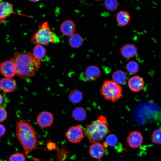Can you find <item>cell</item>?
<instances>
[{
    "mask_svg": "<svg viewBox=\"0 0 161 161\" xmlns=\"http://www.w3.org/2000/svg\"><path fill=\"white\" fill-rule=\"evenodd\" d=\"M11 60L15 65L16 75L20 79L34 76L40 66V60L30 52H16Z\"/></svg>",
    "mask_w": 161,
    "mask_h": 161,
    "instance_id": "6da1fadb",
    "label": "cell"
},
{
    "mask_svg": "<svg viewBox=\"0 0 161 161\" xmlns=\"http://www.w3.org/2000/svg\"><path fill=\"white\" fill-rule=\"evenodd\" d=\"M16 134L26 155L36 148L37 134L30 123L24 120L18 121Z\"/></svg>",
    "mask_w": 161,
    "mask_h": 161,
    "instance_id": "7a4b0ae2",
    "label": "cell"
},
{
    "mask_svg": "<svg viewBox=\"0 0 161 161\" xmlns=\"http://www.w3.org/2000/svg\"><path fill=\"white\" fill-rule=\"evenodd\" d=\"M110 131L106 118L101 115L91 123L86 125L84 134L92 143L102 140Z\"/></svg>",
    "mask_w": 161,
    "mask_h": 161,
    "instance_id": "3957f363",
    "label": "cell"
},
{
    "mask_svg": "<svg viewBox=\"0 0 161 161\" xmlns=\"http://www.w3.org/2000/svg\"><path fill=\"white\" fill-rule=\"evenodd\" d=\"M59 39L52 32L50 26L47 22L39 25L31 38V42L36 44L47 45L50 43L59 42Z\"/></svg>",
    "mask_w": 161,
    "mask_h": 161,
    "instance_id": "277c9868",
    "label": "cell"
},
{
    "mask_svg": "<svg viewBox=\"0 0 161 161\" xmlns=\"http://www.w3.org/2000/svg\"><path fill=\"white\" fill-rule=\"evenodd\" d=\"M122 88L113 80H107L103 83L100 92L106 100L114 102L121 98Z\"/></svg>",
    "mask_w": 161,
    "mask_h": 161,
    "instance_id": "5b68a950",
    "label": "cell"
},
{
    "mask_svg": "<svg viewBox=\"0 0 161 161\" xmlns=\"http://www.w3.org/2000/svg\"><path fill=\"white\" fill-rule=\"evenodd\" d=\"M84 130L79 125L70 127L66 134L68 140L74 143L80 142L84 137Z\"/></svg>",
    "mask_w": 161,
    "mask_h": 161,
    "instance_id": "8992f818",
    "label": "cell"
},
{
    "mask_svg": "<svg viewBox=\"0 0 161 161\" xmlns=\"http://www.w3.org/2000/svg\"><path fill=\"white\" fill-rule=\"evenodd\" d=\"M54 117L50 112L44 111L40 113L36 118V121L39 126L47 128L51 126L54 121Z\"/></svg>",
    "mask_w": 161,
    "mask_h": 161,
    "instance_id": "52a82bcc",
    "label": "cell"
},
{
    "mask_svg": "<svg viewBox=\"0 0 161 161\" xmlns=\"http://www.w3.org/2000/svg\"><path fill=\"white\" fill-rule=\"evenodd\" d=\"M143 138L141 133L135 131L131 132L127 138V141L129 146L132 148H138L142 144Z\"/></svg>",
    "mask_w": 161,
    "mask_h": 161,
    "instance_id": "ba28073f",
    "label": "cell"
},
{
    "mask_svg": "<svg viewBox=\"0 0 161 161\" xmlns=\"http://www.w3.org/2000/svg\"><path fill=\"white\" fill-rule=\"evenodd\" d=\"M1 72L6 78H12L16 75V68L14 62L11 60H7L1 65Z\"/></svg>",
    "mask_w": 161,
    "mask_h": 161,
    "instance_id": "9c48e42d",
    "label": "cell"
},
{
    "mask_svg": "<svg viewBox=\"0 0 161 161\" xmlns=\"http://www.w3.org/2000/svg\"><path fill=\"white\" fill-rule=\"evenodd\" d=\"M121 55L126 59H129L135 57L137 54L138 49L133 44L126 43L120 49Z\"/></svg>",
    "mask_w": 161,
    "mask_h": 161,
    "instance_id": "30bf717a",
    "label": "cell"
},
{
    "mask_svg": "<svg viewBox=\"0 0 161 161\" xmlns=\"http://www.w3.org/2000/svg\"><path fill=\"white\" fill-rule=\"evenodd\" d=\"M144 84V81L143 78L137 75L131 77L128 82L129 88L132 91L134 92H138L141 90Z\"/></svg>",
    "mask_w": 161,
    "mask_h": 161,
    "instance_id": "8fae6325",
    "label": "cell"
},
{
    "mask_svg": "<svg viewBox=\"0 0 161 161\" xmlns=\"http://www.w3.org/2000/svg\"><path fill=\"white\" fill-rule=\"evenodd\" d=\"M105 148L103 144L98 142L93 143L89 147V155L93 158L100 159L104 154Z\"/></svg>",
    "mask_w": 161,
    "mask_h": 161,
    "instance_id": "7c38bea8",
    "label": "cell"
},
{
    "mask_svg": "<svg viewBox=\"0 0 161 161\" xmlns=\"http://www.w3.org/2000/svg\"><path fill=\"white\" fill-rule=\"evenodd\" d=\"M16 87L15 81L12 78H5L0 80V89L5 92H13Z\"/></svg>",
    "mask_w": 161,
    "mask_h": 161,
    "instance_id": "4fadbf2b",
    "label": "cell"
},
{
    "mask_svg": "<svg viewBox=\"0 0 161 161\" xmlns=\"http://www.w3.org/2000/svg\"><path fill=\"white\" fill-rule=\"evenodd\" d=\"M14 13L13 5L7 2H0V24L5 20L6 18L12 13Z\"/></svg>",
    "mask_w": 161,
    "mask_h": 161,
    "instance_id": "5bb4252c",
    "label": "cell"
},
{
    "mask_svg": "<svg viewBox=\"0 0 161 161\" xmlns=\"http://www.w3.org/2000/svg\"><path fill=\"white\" fill-rule=\"evenodd\" d=\"M76 26L74 23L72 21L66 20L60 25V30L61 33L67 36H71L75 32Z\"/></svg>",
    "mask_w": 161,
    "mask_h": 161,
    "instance_id": "9a60e30c",
    "label": "cell"
},
{
    "mask_svg": "<svg viewBox=\"0 0 161 161\" xmlns=\"http://www.w3.org/2000/svg\"><path fill=\"white\" fill-rule=\"evenodd\" d=\"M100 69L94 65H91L87 67L84 73L86 79L89 81L96 80L100 77Z\"/></svg>",
    "mask_w": 161,
    "mask_h": 161,
    "instance_id": "2e32d148",
    "label": "cell"
},
{
    "mask_svg": "<svg viewBox=\"0 0 161 161\" xmlns=\"http://www.w3.org/2000/svg\"><path fill=\"white\" fill-rule=\"evenodd\" d=\"M131 19L129 13L127 11L121 10L118 12L116 16V20L120 26H124L128 24Z\"/></svg>",
    "mask_w": 161,
    "mask_h": 161,
    "instance_id": "e0dca14e",
    "label": "cell"
},
{
    "mask_svg": "<svg viewBox=\"0 0 161 161\" xmlns=\"http://www.w3.org/2000/svg\"><path fill=\"white\" fill-rule=\"evenodd\" d=\"M113 80L119 85L124 84L126 81L127 76L126 73L121 70L115 71L112 75Z\"/></svg>",
    "mask_w": 161,
    "mask_h": 161,
    "instance_id": "ac0fdd59",
    "label": "cell"
},
{
    "mask_svg": "<svg viewBox=\"0 0 161 161\" xmlns=\"http://www.w3.org/2000/svg\"><path fill=\"white\" fill-rule=\"evenodd\" d=\"M73 118L78 121H82L86 117V112L84 109L82 107L75 108L73 111L72 114Z\"/></svg>",
    "mask_w": 161,
    "mask_h": 161,
    "instance_id": "d6986e66",
    "label": "cell"
},
{
    "mask_svg": "<svg viewBox=\"0 0 161 161\" xmlns=\"http://www.w3.org/2000/svg\"><path fill=\"white\" fill-rule=\"evenodd\" d=\"M68 42L72 47L78 48L82 45L83 39L80 35L78 33H74L70 37Z\"/></svg>",
    "mask_w": 161,
    "mask_h": 161,
    "instance_id": "ffe728a7",
    "label": "cell"
},
{
    "mask_svg": "<svg viewBox=\"0 0 161 161\" xmlns=\"http://www.w3.org/2000/svg\"><path fill=\"white\" fill-rule=\"evenodd\" d=\"M83 97V95L81 92L77 89L71 91L69 95V98L70 101L75 103L80 102L82 100Z\"/></svg>",
    "mask_w": 161,
    "mask_h": 161,
    "instance_id": "44dd1931",
    "label": "cell"
},
{
    "mask_svg": "<svg viewBox=\"0 0 161 161\" xmlns=\"http://www.w3.org/2000/svg\"><path fill=\"white\" fill-rule=\"evenodd\" d=\"M33 54L39 60L43 58L45 56L46 50L42 46L39 44H36L34 47Z\"/></svg>",
    "mask_w": 161,
    "mask_h": 161,
    "instance_id": "7402d4cb",
    "label": "cell"
},
{
    "mask_svg": "<svg viewBox=\"0 0 161 161\" xmlns=\"http://www.w3.org/2000/svg\"><path fill=\"white\" fill-rule=\"evenodd\" d=\"M117 137L113 134H110L106 137L105 141L103 145L105 148H106L108 146L114 147L117 144Z\"/></svg>",
    "mask_w": 161,
    "mask_h": 161,
    "instance_id": "603a6c76",
    "label": "cell"
},
{
    "mask_svg": "<svg viewBox=\"0 0 161 161\" xmlns=\"http://www.w3.org/2000/svg\"><path fill=\"white\" fill-rule=\"evenodd\" d=\"M104 4L107 10L114 12L116 10L119 6V3L116 0H106L104 1Z\"/></svg>",
    "mask_w": 161,
    "mask_h": 161,
    "instance_id": "cb8c5ba5",
    "label": "cell"
},
{
    "mask_svg": "<svg viewBox=\"0 0 161 161\" xmlns=\"http://www.w3.org/2000/svg\"><path fill=\"white\" fill-rule=\"evenodd\" d=\"M126 68L128 71L131 74L137 73L139 70L138 64L134 61H131L127 63L126 64Z\"/></svg>",
    "mask_w": 161,
    "mask_h": 161,
    "instance_id": "d4e9b609",
    "label": "cell"
},
{
    "mask_svg": "<svg viewBox=\"0 0 161 161\" xmlns=\"http://www.w3.org/2000/svg\"><path fill=\"white\" fill-rule=\"evenodd\" d=\"M151 138L153 143L161 144V129H157L155 130L152 134Z\"/></svg>",
    "mask_w": 161,
    "mask_h": 161,
    "instance_id": "484cf974",
    "label": "cell"
},
{
    "mask_svg": "<svg viewBox=\"0 0 161 161\" xmlns=\"http://www.w3.org/2000/svg\"><path fill=\"white\" fill-rule=\"evenodd\" d=\"M9 161H26L24 155L22 153L16 152L11 154L8 158Z\"/></svg>",
    "mask_w": 161,
    "mask_h": 161,
    "instance_id": "4316f807",
    "label": "cell"
},
{
    "mask_svg": "<svg viewBox=\"0 0 161 161\" xmlns=\"http://www.w3.org/2000/svg\"><path fill=\"white\" fill-rule=\"evenodd\" d=\"M7 114L3 108L0 107V122L4 121L7 117Z\"/></svg>",
    "mask_w": 161,
    "mask_h": 161,
    "instance_id": "83f0119b",
    "label": "cell"
},
{
    "mask_svg": "<svg viewBox=\"0 0 161 161\" xmlns=\"http://www.w3.org/2000/svg\"><path fill=\"white\" fill-rule=\"evenodd\" d=\"M6 129L4 126L0 124V137L3 136L5 133Z\"/></svg>",
    "mask_w": 161,
    "mask_h": 161,
    "instance_id": "f1b7e54d",
    "label": "cell"
},
{
    "mask_svg": "<svg viewBox=\"0 0 161 161\" xmlns=\"http://www.w3.org/2000/svg\"><path fill=\"white\" fill-rule=\"evenodd\" d=\"M3 102V98L2 95L0 94V106L2 105Z\"/></svg>",
    "mask_w": 161,
    "mask_h": 161,
    "instance_id": "f546056e",
    "label": "cell"
},
{
    "mask_svg": "<svg viewBox=\"0 0 161 161\" xmlns=\"http://www.w3.org/2000/svg\"><path fill=\"white\" fill-rule=\"evenodd\" d=\"M31 1H32L33 2H36L38 1V0H31Z\"/></svg>",
    "mask_w": 161,
    "mask_h": 161,
    "instance_id": "4dcf8cb0",
    "label": "cell"
},
{
    "mask_svg": "<svg viewBox=\"0 0 161 161\" xmlns=\"http://www.w3.org/2000/svg\"><path fill=\"white\" fill-rule=\"evenodd\" d=\"M1 64L0 63V72H1Z\"/></svg>",
    "mask_w": 161,
    "mask_h": 161,
    "instance_id": "1f68e13d",
    "label": "cell"
}]
</instances>
